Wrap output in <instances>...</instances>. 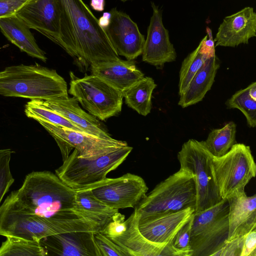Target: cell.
<instances>
[{
    "label": "cell",
    "instance_id": "obj_1",
    "mask_svg": "<svg viewBox=\"0 0 256 256\" xmlns=\"http://www.w3.org/2000/svg\"><path fill=\"white\" fill-rule=\"evenodd\" d=\"M76 194L56 174L32 172L0 204V224L8 235L40 239L46 236L50 219L106 216L80 208L76 204Z\"/></svg>",
    "mask_w": 256,
    "mask_h": 256
},
{
    "label": "cell",
    "instance_id": "obj_2",
    "mask_svg": "<svg viewBox=\"0 0 256 256\" xmlns=\"http://www.w3.org/2000/svg\"><path fill=\"white\" fill-rule=\"evenodd\" d=\"M66 12L72 32L75 62L87 69L92 64L120 59L98 19L82 0H58Z\"/></svg>",
    "mask_w": 256,
    "mask_h": 256
},
{
    "label": "cell",
    "instance_id": "obj_3",
    "mask_svg": "<svg viewBox=\"0 0 256 256\" xmlns=\"http://www.w3.org/2000/svg\"><path fill=\"white\" fill-rule=\"evenodd\" d=\"M0 95L30 100L68 97L64 78L38 64L9 66L0 72Z\"/></svg>",
    "mask_w": 256,
    "mask_h": 256
},
{
    "label": "cell",
    "instance_id": "obj_4",
    "mask_svg": "<svg viewBox=\"0 0 256 256\" xmlns=\"http://www.w3.org/2000/svg\"><path fill=\"white\" fill-rule=\"evenodd\" d=\"M196 189L194 174L182 168L158 184L135 207L140 216L195 209Z\"/></svg>",
    "mask_w": 256,
    "mask_h": 256
},
{
    "label": "cell",
    "instance_id": "obj_5",
    "mask_svg": "<svg viewBox=\"0 0 256 256\" xmlns=\"http://www.w3.org/2000/svg\"><path fill=\"white\" fill-rule=\"evenodd\" d=\"M132 148L128 145L118 148L94 159L80 158L74 149L55 170L56 175L74 190L88 188L106 178L126 160Z\"/></svg>",
    "mask_w": 256,
    "mask_h": 256
},
{
    "label": "cell",
    "instance_id": "obj_6",
    "mask_svg": "<svg viewBox=\"0 0 256 256\" xmlns=\"http://www.w3.org/2000/svg\"><path fill=\"white\" fill-rule=\"evenodd\" d=\"M74 58V38L69 19L58 0H30L16 14Z\"/></svg>",
    "mask_w": 256,
    "mask_h": 256
},
{
    "label": "cell",
    "instance_id": "obj_7",
    "mask_svg": "<svg viewBox=\"0 0 256 256\" xmlns=\"http://www.w3.org/2000/svg\"><path fill=\"white\" fill-rule=\"evenodd\" d=\"M214 156L204 141L190 139L178 154L180 168L194 174L196 189L194 212L208 209L222 199L219 192L213 168Z\"/></svg>",
    "mask_w": 256,
    "mask_h": 256
},
{
    "label": "cell",
    "instance_id": "obj_8",
    "mask_svg": "<svg viewBox=\"0 0 256 256\" xmlns=\"http://www.w3.org/2000/svg\"><path fill=\"white\" fill-rule=\"evenodd\" d=\"M228 202L226 198L203 211L194 212L190 244L192 256H214L228 241Z\"/></svg>",
    "mask_w": 256,
    "mask_h": 256
},
{
    "label": "cell",
    "instance_id": "obj_9",
    "mask_svg": "<svg viewBox=\"0 0 256 256\" xmlns=\"http://www.w3.org/2000/svg\"><path fill=\"white\" fill-rule=\"evenodd\" d=\"M68 92L75 98L90 114L101 120L116 116L122 110V93L94 75L76 77L70 72Z\"/></svg>",
    "mask_w": 256,
    "mask_h": 256
},
{
    "label": "cell",
    "instance_id": "obj_10",
    "mask_svg": "<svg viewBox=\"0 0 256 256\" xmlns=\"http://www.w3.org/2000/svg\"><path fill=\"white\" fill-rule=\"evenodd\" d=\"M214 176L222 198L245 192L255 177L256 165L250 147L236 143L224 155L213 156Z\"/></svg>",
    "mask_w": 256,
    "mask_h": 256
},
{
    "label": "cell",
    "instance_id": "obj_11",
    "mask_svg": "<svg viewBox=\"0 0 256 256\" xmlns=\"http://www.w3.org/2000/svg\"><path fill=\"white\" fill-rule=\"evenodd\" d=\"M38 122L55 140L63 160L68 158L73 148L78 150L80 158L90 160L118 148L128 146L124 141L102 138L44 121Z\"/></svg>",
    "mask_w": 256,
    "mask_h": 256
},
{
    "label": "cell",
    "instance_id": "obj_12",
    "mask_svg": "<svg viewBox=\"0 0 256 256\" xmlns=\"http://www.w3.org/2000/svg\"><path fill=\"white\" fill-rule=\"evenodd\" d=\"M88 188L108 206L118 210L136 207L148 190L141 176L129 172L116 178H106Z\"/></svg>",
    "mask_w": 256,
    "mask_h": 256
},
{
    "label": "cell",
    "instance_id": "obj_13",
    "mask_svg": "<svg viewBox=\"0 0 256 256\" xmlns=\"http://www.w3.org/2000/svg\"><path fill=\"white\" fill-rule=\"evenodd\" d=\"M109 25L103 30L118 56L134 60L142 54L144 36L137 24L126 13L116 8L110 10Z\"/></svg>",
    "mask_w": 256,
    "mask_h": 256
},
{
    "label": "cell",
    "instance_id": "obj_14",
    "mask_svg": "<svg viewBox=\"0 0 256 256\" xmlns=\"http://www.w3.org/2000/svg\"><path fill=\"white\" fill-rule=\"evenodd\" d=\"M152 14L142 52V61L156 67L174 61L176 53L170 42L168 30L162 20V10L151 2Z\"/></svg>",
    "mask_w": 256,
    "mask_h": 256
},
{
    "label": "cell",
    "instance_id": "obj_15",
    "mask_svg": "<svg viewBox=\"0 0 256 256\" xmlns=\"http://www.w3.org/2000/svg\"><path fill=\"white\" fill-rule=\"evenodd\" d=\"M194 212V208H188L162 214L140 216L138 230L148 240L156 244L167 245L172 242L178 231Z\"/></svg>",
    "mask_w": 256,
    "mask_h": 256
},
{
    "label": "cell",
    "instance_id": "obj_16",
    "mask_svg": "<svg viewBox=\"0 0 256 256\" xmlns=\"http://www.w3.org/2000/svg\"><path fill=\"white\" fill-rule=\"evenodd\" d=\"M256 36V13L254 8L245 7L225 17L218 27L214 39V46L236 47L248 44Z\"/></svg>",
    "mask_w": 256,
    "mask_h": 256
},
{
    "label": "cell",
    "instance_id": "obj_17",
    "mask_svg": "<svg viewBox=\"0 0 256 256\" xmlns=\"http://www.w3.org/2000/svg\"><path fill=\"white\" fill-rule=\"evenodd\" d=\"M94 232H74L54 234L40 240L48 255L102 256Z\"/></svg>",
    "mask_w": 256,
    "mask_h": 256
},
{
    "label": "cell",
    "instance_id": "obj_18",
    "mask_svg": "<svg viewBox=\"0 0 256 256\" xmlns=\"http://www.w3.org/2000/svg\"><path fill=\"white\" fill-rule=\"evenodd\" d=\"M139 218L134 209L126 220V227L124 232L110 239L120 246L126 256H170L167 245L152 242L142 234L138 228Z\"/></svg>",
    "mask_w": 256,
    "mask_h": 256
},
{
    "label": "cell",
    "instance_id": "obj_19",
    "mask_svg": "<svg viewBox=\"0 0 256 256\" xmlns=\"http://www.w3.org/2000/svg\"><path fill=\"white\" fill-rule=\"evenodd\" d=\"M90 68L95 75L122 93L140 80L144 74L133 60L100 62L92 64Z\"/></svg>",
    "mask_w": 256,
    "mask_h": 256
},
{
    "label": "cell",
    "instance_id": "obj_20",
    "mask_svg": "<svg viewBox=\"0 0 256 256\" xmlns=\"http://www.w3.org/2000/svg\"><path fill=\"white\" fill-rule=\"evenodd\" d=\"M226 199L229 206L228 240L256 228V195L248 196L244 192L234 194Z\"/></svg>",
    "mask_w": 256,
    "mask_h": 256
},
{
    "label": "cell",
    "instance_id": "obj_21",
    "mask_svg": "<svg viewBox=\"0 0 256 256\" xmlns=\"http://www.w3.org/2000/svg\"><path fill=\"white\" fill-rule=\"evenodd\" d=\"M42 100L46 106L84 132L102 138H112L97 118L86 112L80 107L78 102L75 98Z\"/></svg>",
    "mask_w": 256,
    "mask_h": 256
},
{
    "label": "cell",
    "instance_id": "obj_22",
    "mask_svg": "<svg viewBox=\"0 0 256 256\" xmlns=\"http://www.w3.org/2000/svg\"><path fill=\"white\" fill-rule=\"evenodd\" d=\"M220 66L219 60L214 54L206 60L180 96L178 104L185 108L201 102L210 90Z\"/></svg>",
    "mask_w": 256,
    "mask_h": 256
},
{
    "label": "cell",
    "instance_id": "obj_23",
    "mask_svg": "<svg viewBox=\"0 0 256 256\" xmlns=\"http://www.w3.org/2000/svg\"><path fill=\"white\" fill-rule=\"evenodd\" d=\"M30 29L16 15L0 18V30L9 41L30 56L46 62V53L38 45Z\"/></svg>",
    "mask_w": 256,
    "mask_h": 256
},
{
    "label": "cell",
    "instance_id": "obj_24",
    "mask_svg": "<svg viewBox=\"0 0 256 256\" xmlns=\"http://www.w3.org/2000/svg\"><path fill=\"white\" fill-rule=\"evenodd\" d=\"M208 36L200 42L197 48L182 61L179 74L178 94L186 88L191 80L206 60L215 54L212 31L206 28Z\"/></svg>",
    "mask_w": 256,
    "mask_h": 256
},
{
    "label": "cell",
    "instance_id": "obj_25",
    "mask_svg": "<svg viewBox=\"0 0 256 256\" xmlns=\"http://www.w3.org/2000/svg\"><path fill=\"white\" fill-rule=\"evenodd\" d=\"M156 86L152 78L144 76L122 92L125 103L138 114L147 116L152 110V94Z\"/></svg>",
    "mask_w": 256,
    "mask_h": 256
},
{
    "label": "cell",
    "instance_id": "obj_26",
    "mask_svg": "<svg viewBox=\"0 0 256 256\" xmlns=\"http://www.w3.org/2000/svg\"><path fill=\"white\" fill-rule=\"evenodd\" d=\"M236 124L230 122L222 128L211 130L204 141V144L214 156H222L236 143Z\"/></svg>",
    "mask_w": 256,
    "mask_h": 256
},
{
    "label": "cell",
    "instance_id": "obj_27",
    "mask_svg": "<svg viewBox=\"0 0 256 256\" xmlns=\"http://www.w3.org/2000/svg\"><path fill=\"white\" fill-rule=\"evenodd\" d=\"M0 246V256H45L48 253L40 241L16 236H6Z\"/></svg>",
    "mask_w": 256,
    "mask_h": 256
},
{
    "label": "cell",
    "instance_id": "obj_28",
    "mask_svg": "<svg viewBox=\"0 0 256 256\" xmlns=\"http://www.w3.org/2000/svg\"><path fill=\"white\" fill-rule=\"evenodd\" d=\"M24 113L28 118L37 122L44 121L76 131L84 132L66 118L46 106L41 100H32L28 102L25 106Z\"/></svg>",
    "mask_w": 256,
    "mask_h": 256
},
{
    "label": "cell",
    "instance_id": "obj_29",
    "mask_svg": "<svg viewBox=\"0 0 256 256\" xmlns=\"http://www.w3.org/2000/svg\"><path fill=\"white\" fill-rule=\"evenodd\" d=\"M228 108H237L245 116L250 128L256 126V100L249 94L248 86L236 92L226 102Z\"/></svg>",
    "mask_w": 256,
    "mask_h": 256
},
{
    "label": "cell",
    "instance_id": "obj_30",
    "mask_svg": "<svg viewBox=\"0 0 256 256\" xmlns=\"http://www.w3.org/2000/svg\"><path fill=\"white\" fill-rule=\"evenodd\" d=\"M76 202L82 210L94 214L112 216L118 212V210L111 208L99 200L89 188L76 190Z\"/></svg>",
    "mask_w": 256,
    "mask_h": 256
},
{
    "label": "cell",
    "instance_id": "obj_31",
    "mask_svg": "<svg viewBox=\"0 0 256 256\" xmlns=\"http://www.w3.org/2000/svg\"><path fill=\"white\" fill-rule=\"evenodd\" d=\"M194 215V214L170 243L174 256H192L190 239Z\"/></svg>",
    "mask_w": 256,
    "mask_h": 256
},
{
    "label": "cell",
    "instance_id": "obj_32",
    "mask_svg": "<svg viewBox=\"0 0 256 256\" xmlns=\"http://www.w3.org/2000/svg\"><path fill=\"white\" fill-rule=\"evenodd\" d=\"M12 150L0 158V205L5 194L14 182L10 169Z\"/></svg>",
    "mask_w": 256,
    "mask_h": 256
},
{
    "label": "cell",
    "instance_id": "obj_33",
    "mask_svg": "<svg viewBox=\"0 0 256 256\" xmlns=\"http://www.w3.org/2000/svg\"><path fill=\"white\" fill-rule=\"evenodd\" d=\"M94 236L102 256H126L120 246L100 232L95 233Z\"/></svg>",
    "mask_w": 256,
    "mask_h": 256
},
{
    "label": "cell",
    "instance_id": "obj_34",
    "mask_svg": "<svg viewBox=\"0 0 256 256\" xmlns=\"http://www.w3.org/2000/svg\"><path fill=\"white\" fill-rule=\"evenodd\" d=\"M126 227L124 216L118 212L112 216L110 222L100 232L109 238H111L122 234Z\"/></svg>",
    "mask_w": 256,
    "mask_h": 256
},
{
    "label": "cell",
    "instance_id": "obj_35",
    "mask_svg": "<svg viewBox=\"0 0 256 256\" xmlns=\"http://www.w3.org/2000/svg\"><path fill=\"white\" fill-rule=\"evenodd\" d=\"M240 256H256V228L240 236Z\"/></svg>",
    "mask_w": 256,
    "mask_h": 256
},
{
    "label": "cell",
    "instance_id": "obj_36",
    "mask_svg": "<svg viewBox=\"0 0 256 256\" xmlns=\"http://www.w3.org/2000/svg\"><path fill=\"white\" fill-rule=\"evenodd\" d=\"M30 0H0V18L16 15Z\"/></svg>",
    "mask_w": 256,
    "mask_h": 256
},
{
    "label": "cell",
    "instance_id": "obj_37",
    "mask_svg": "<svg viewBox=\"0 0 256 256\" xmlns=\"http://www.w3.org/2000/svg\"><path fill=\"white\" fill-rule=\"evenodd\" d=\"M240 236L228 240L214 256H240Z\"/></svg>",
    "mask_w": 256,
    "mask_h": 256
},
{
    "label": "cell",
    "instance_id": "obj_38",
    "mask_svg": "<svg viewBox=\"0 0 256 256\" xmlns=\"http://www.w3.org/2000/svg\"><path fill=\"white\" fill-rule=\"evenodd\" d=\"M111 14L110 12H104L102 16L98 20L99 26L102 28H106L110 24Z\"/></svg>",
    "mask_w": 256,
    "mask_h": 256
},
{
    "label": "cell",
    "instance_id": "obj_39",
    "mask_svg": "<svg viewBox=\"0 0 256 256\" xmlns=\"http://www.w3.org/2000/svg\"><path fill=\"white\" fill-rule=\"evenodd\" d=\"M91 8L98 12H102L104 9L105 0H90Z\"/></svg>",
    "mask_w": 256,
    "mask_h": 256
},
{
    "label": "cell",
    "instance_id": "obj_40",
    "mask_svg": "<svg viewBox=\"0 0 256 256\" xmlns=\"http://www.w3.org/2000/svg\"><path fill=\"white\" fill-rule=\"evenodd\" d=\"M249 86V94L250 96L254 100H256V82H253Z\"/></svg>",
    "mask_w": 256,
    "mask_h": 256
},
{
    "label": "cell",
    "instance_id": "obj_41",
    "mask_svg": "<svg viewBox=\"0 0 256 256\" xmlns=\"http://www.w3.org/2000/svg\"><path fill=\"white\" fill-rule=\"evenodd\" d=\"M12 150L10 148L0 149V158Z\"/></svg>",
    "mask_w": 256,
    "mask_h": 256
},
{
    "label": "cell",
    "instance_id": "obj_42",
    "mask_svg": "<svg viewBox=\"0 0 256 256\" xmlns=\"http://www.w3.org/2000/svg\"><path fill=\"white\" fill-rule=\"evenodd\" d=\"M120 0L122 2H126V1H128V0Z\"/></svg>",
    "mask_w": 256,
    "mask_h": 256
}]
</instances>
